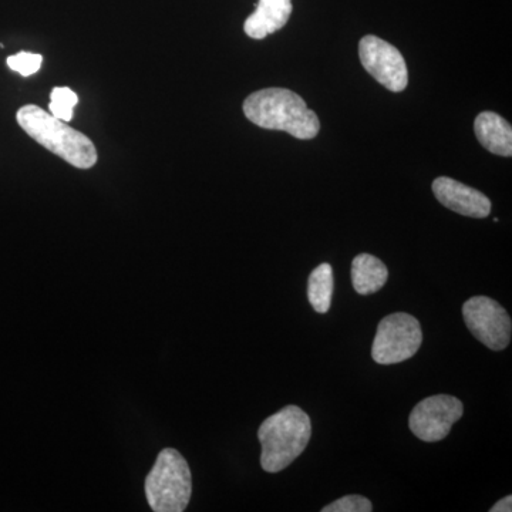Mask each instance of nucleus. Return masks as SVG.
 I'll return each instance as SVG.
<instances>
[{
	"label": "nucleus",
	"mask_w": 512,
	"mask_h": 512,
	"mask_svg": "<svg viewBox=\"0 0 512 512\" xmlns=\"http://www.w3.org/2000/svg\"><path fill=\"white\" fill-rule=\"evenodd\" d=\"M245 117L266 130L286 131L299 140L319 134L320 121L299 94L286 89H265L244 101Z\"/></svg>",
	"instance_id": "1"
},
{
	"label": "nucleus",
	"mask_w": 512,
	"mask_h": 512,
	"mask_svg": "<svg viewBox=\"0 0 512 512\" xmlns=\"http://www.w3.org/2000/svg\"><path fill=\"white\" fill-rule=\"evenodd\" d=\"M19 126L37 144L56 154L73 167L89 170L96 165V146L89 137L67 126L66 121L56 119L42 107L28 104L16 114Z\"/></svg>",
	"instance_id": "2"
},
{
	"label": "nucleus",
	"mask_w": 512,
	"mask_h": 512,
	"mask_svg": "<svg viewBox=\"0 0 512 512\" xmlns=\"http://www.w3.org/2000/svg\"><path fill=\"white\" fill-rule=\"evenodd\" d=\"M311 436V417L301 407L291 404L268 417L258 430L262 468L266 473L285 470L305 451Z\"/></svg>",
	"instance_id": "3"
},
{
	"label": "nucleus",
	"mask_w": 512,
	"mask_h": 512,
	"mask_svg": "<svg viewBox=\"0 0 512 512\" xmlns=\"http://www.w3.org/2000/svg\"><path fill=\"white\" fill-rule=\"evenodd\" d=\"M146 497L154 512H183L190 504L192 478L187 461L174 448H164L146 478Z\"/></svg>",
	"instance_id": "4"
},
{
	"label": "nucleus",
	"mask_w": 512,
	"mask_h": 512,
	"mask_svg": "<svg viewBox=\"0 0 512 512\" xmlns=\"http://www.w3.org/2000/svg\"><path fill=\"white\" fill-rule=\"evenodd\" d=\"M423 343L420 322L409 313L386 316L377 326L372 357L379 365H396L412 359Z\"/></svg>",
	"instance_id": "5"
},
{
	"label": "nucleus",
	"mask_w": 512,
	"mask_h": 512,
	"mask_svg": "<svg viewBox=\"0 0 512 512\" xmlns=\"http://www.w3.org/2000/svg\"><path fill=\"white\" fill-rule=\"evenodd\" d=\"M463 318L474 338L491 350H504L511 343L512 322L503 306L488 296H474L463 306Z\"/></svg>",
	"instance_id": "6"
},
{
	"label": "nucleus",
	"mask_w": 512,
	"mask_h": 512,
	"mask_svg": "<svg viewBox=\"0 0 512 512\" xmlns=\"http://www.w3.org/2000/svg\"><path fill=\"white\" fill-rule=\"evenodd\" d=\"M464 406L461 400L450 394H437L416 404L410 414V430L417 439L436 443L446 439L451 427L463 417Z\"/></svg>",
	"instance_id": "7"
},
{
	"label": "nucleus",
	"mask_w": 512,
	"mask_h": 512,
	"mask_svg": "<svg viewBox=\"0 0 512 512\" xmlns=\"http://www.w3.org/2000/svg\"><path fill=\"white\" fill-rule=\"evenodd\" d=\"M360 62L370 76L394 93L403 92L409 83L406 62L399 50L377 36H365L359 43Z\"/></svg>",
	"instance_id": "8"
},
{
	"label": "nucleus",
	"mask_w": 512,
	"mask_h": 512,
	"mask_svg": "<svg viewBox=\"0 0 512 512\" xmlns=\"http://www.w3.org/2000/svg\"><path fill=\"white\" fill-rule=\"evenodd\" d=\"M433 192L444 207L464 217L487 218L490 215L491 201L483 192L458 183L453 178L439 177L434 180Z\"/></svg>",
	"instance_id": "9"
},
{
	"label": "nucleus",
	"mask_w": 512,
	"mask_h": 512,
	"mask_svg": "<svg viewBox=\"0 0 512 512\" xmlns=\"http://www.w3.org/2000/svg\"><path fill=\"white\" fill-rule=\"evenodd\" d=\"M291 13L292 0H259L255 12L245 20V33L251 39H265L284 28Z\"/></svg>",
	"instance_id": "10"
},
{
	"label": "nucleus",
	"mask_w": 512,
	"mask_h": 512,
	"mask_svg": "<svg viewBox=\"0 0 512 512\" xmlns=\"http://www.w3.org/2000/svg\"><path fill=\"white\" fill-rule=\"evenodd\" d=\"M474 131L485 150L495 156H512V128L511 124L503 117L493 111H484V113L478 114L476 123H474Z\"/></svg>",
	"instance_id": "11"
},
{
	"label": "nucleus",
	"mask_w": 512,
	"mask_h": 512,
	"mask_svg": "<svg viewBox=\"0 0 512 512\" xmlns=\"http://www.w3.org/2000/svg\"><path fill=\"white\" fill-rule=\"evenodd\" d=\"M389 278L387 266L370 254L357 255L352 262V284L359 295L376 293L386 285Z\"/></svg>",
	"instance_id": "12"
},
{
	"label": "nucleus",
	"mask_w": 512,
	"mask_h": 512,
	"mask_svg": "<svg viewBox=\"0 0 512 512\" xmlns=\"http://www.w3.org/2000/svg\"><path fill=\"white\" fill-rule=\"evenodd\" d=\"M333 289H335V279H333L332 266L322 264L313 269L308 281V298L316 312L329 311L332 305Z\"/></svg>",
	"instance_id": "13"
},
{
	"label": "nucleus",
	"mask_w": 512,
	"mask_h": 512,
	"mask_svg": "<svg viewBox=\"0 0 512 512\" xmlns=\"http://www.w3.org/2000/svg\"><path fill=\"white\" fill-rule=\"evenodd\" d=\"M79 103V97L69 87H55L50 94L49 113L56 119L66 121L73 120L74 107Z\"/></svg>",
	"instance_id": "14"
},
{
	"label": "nucleus",
	"mask_w": 512,
	"mask_h": 512,
	"mask_svg": "<svg viewBox=\"0 0 512 512\" xmlns=\"http://www.w3.org/2000/svg\"><path fill=\"white\" fill-rule=\"evenodd\" d=\"M42 63L43 57L37 53L20 52L18 55L8 57L10 69L22 74L23 77H29L39 72Z\"/></svg>",
	"instance_id": "15"
},
{
	"label": "nucleus",
	"mask_w": 512,
	"mask_h": 512,
	"mask_svg": "<svg viewBox=\"0 0 512 512\" xmlns=\"http://www.w3.org/2000/svg\"><path fill=\"white\" fill-rule=\"evenodd\" d=\"M373 505L362 495H345L335 503L326 505L322 512H372Z\"/></svg>",
	"instance_id": "16"
},
{
	"label": "nucleus",
	"mask_w": 512,
	"mask_h": 512,
	"mask_svg": "<svg viewBox=\"0 0 512 512\" xmlns=\"http://www.w3.org/2000/svg\"><path fill=\"white\" fill-rule=\"evenodd\" d=\"M491 512H511L512 511V497L507 495L503 500L498 501L490 510Z\"/></svg>",
	"instance_id": "17"
}]
</instances>
